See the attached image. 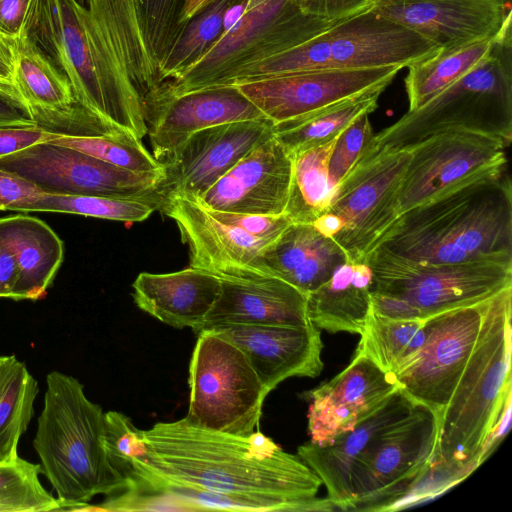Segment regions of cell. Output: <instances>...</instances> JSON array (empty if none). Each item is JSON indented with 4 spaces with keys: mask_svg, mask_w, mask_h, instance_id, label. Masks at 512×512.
Listing matches in <instances>:
<instances>
[{
    "mask_svg": "<svg viewBox=\"0 0 512 512\" xmlns=\"http://www.w3.org/2000/svg\"><path fill=\"white\" fill-rule=\"evenodd\" d=\"M41 467L18 457L0 463V512L59 511L61 503L40 479Z\"/></svg>",
    "mask_w": 512,
    "mask_h": 512,
    "instance_id": "cell-40",
    "label": "cell"
},
{
    "mask_svg": "<svg viewBox=\"0 0 512 512\" xmlns=\"http://www.w3.org/2000/svg\"><path fill=\"white\" fill-rule=\"evenodd\" d=\"M144 452L132 461L130 488L155 491L180 485L274 498L289 511H332L316 497L322 482L297 455L258 430L238 436L202 429L184 418L142 430Z\"/></svg>",
    "mask_w": 512,
    "mask_h": 512,
    "instance_id": "cell-1",
    "label": "cell"
},
{
    "mask_svg": "<svg viewBox=\"0 0 512 512\" xmlns=\"http://www.w3.org/2000/svg\"><path fill=\"white\" fill-rule=\"evenodd\" d=\"M31 0H0V34L14 40L21 32Z\"/></svg>",
    "mask_w": 512,
    "mask_h": 512,
    "instance_id": "cell-47",
    "label": "cell"
},
{
    "mask_svg": "<svg viewBox=\"0 0 512 512\" xmlns=\"http://www.w3.org/2000/svg\"><path fill=\"white\" fill-rule=\"evenodd\" d=\"M346 262V253L333 238L321 234L311 223L292 222L265 248L259 266L265 274L291 284L307 296Z\"/></svg>",
    "mask_w": 512,
    "mask_h": 512,
    "instance_id": "cell-29",
    "label": "cell"
},
{
    "mask_svg": "<svg viewBox=\"0 0 512 512\" xmlns=\"http://www.w3.org/2000/svg\"><path fill=\"white\" fill-rule=\"evenodd\" d=\"M339 20L308 15L297 0H267L223 30L206 52L168 82L164 96L225 86L238 70L298 46Z\"/></svg>",
    "mask_w": 512,
    "mask_h": 512,
    "instance_id": "cell-9",
    "label": "cell"
},
{
    "mask_svg": "<svg viewBox=\"0 0 512 512\" xmlns=\"http://www.w3.org/2000/svg\"><path fill=\"white\" fill-rule=\"evenodd\" d=\"M104 439L101 406L88 399L78 379L50 372L33 447L41 473L56 490L59 511H79L96 495L109 497L130 488L110 463Z\"/></svg>",
    "mask_w": 512,
    "mask_h": 512,
    "instance_id": "cell-4",
    "label": "cell"
},
{
    "mask_svg": "<svg viewBox=\"0 0 512 512\" xmlns=\"http://www.w3.org/2000/svg\"><path fill=\"white\" fill-rule=\"evenodd\" d=\"M154 194L139 198L45 193L19 212L75 214L120 222H142L159 209Z\"/></svg>",
    "mask_w": 512,
    "mask_h": 512,
    "instance_id": "cell-37",
    "label": "cell"
},
{
    "mask_svg": "<svg viewBox=\"0 0 512 512\" xmlns=\"http://www.w3.org/2000/svg\"><path fill=\"white\" fill-rule=\"evenodd\" d=\"M206 209L219 221L237 227L253 237L268 241L276 240L292 223L285 213L264 215Z\"/></svg>",
    "mask_w": 512,
    "mask_h": 512,
    "instance_id": "cell-43",
    "label": "cell"
},
{
    "mask_svg": "<svg viewBox=\"0 0 512 512\" xmlns=\"http://www.w3.org/2000/svg\"><path fill=\"white\" fill-rule=\"evenodd\" d=\"M410 159V149L361 157L335 187L326 212L343 224L332 238L349 262L364 263L399 217L398 191Z\"/></svg>",
    "mask_w": 512,
    "mask_h": 512,
    "instance_id": "cell-11",
    "label": "cell"
},
{
    "mask_svg": "<svg viewBox=\"0 0 512 512\" xmlns=\"http://www.w3.org/2000/svg\"><path fill=\"white\" fill-rule=\"evenodd\" d=\"M364 113L357 117L337 137L328 161V177L335 189L365 153L373 139L369 115Z\"/></svg>",
    "mask_w": 512,
    "mask_h": 512,
    "instance_id": "cell-42",
    "label": "cell"
},
{
    "mask_svg": "<svg viewBox=\"0 0 512 512\" xmlns=\"http://www.w3.org/2000/svg\"><path fill=\"white\" fill-rule=\"evenodd\" d=\"M217 275L189 266L170 273H140L132 284L135 304L174 328L203 325L220 292Z\"/></svg>",
    "mask_w": 512,
    "mask_h": 512,
    "instance_id": "cell-27",
    "label": "cell"
},
{
    "mask_svg": "<svg viewBox=\"0 0 512 512\" xmlns=\"http://www.w3.org/2000/svg\"><path fill=\"white\" fill-rule=\"evenodd\" d=\"M82 25L109 123L139 139L145 113L167 89L143 30L136 0H85Z\"/></svg>",
    "mask_w": 512,
    "mask_h": 512,
    "instance_id": "cell-6",
    "label": "cell"
},
{
    "mask_svg": "<svg viewBox=\"0 0 512 512\" xmlns=\"http://www.w3.org/2000/svg\"><path fill=\"white\" fill-rule=\"evenodd\" d=\"M57 132L40 125L1 126L0 158L25 150L36 144L49 142Z\"/></svg>",
    "mask_w": 512,
    "mask_h": 512,
    "instance_id": "cell-45",
    "label": "cell"
},
{
    "mask_svg": "<svg viewBox=\"0 0 512 512\" xmlns=\"http://www.w3.org/2000/svg\"><path fill=\"white\" fill-rule=\"evenodd\" d=\"M263 118L266 117L234 85L162 96L145 113L152 155L160 163L195 132Z\"/></svg>",
    "mask_w": 512,
    "mask_h": 512,
    "instance_id": "cell-23",
    "label": "cell"
},
{
    "mask_svg": "<svg viewBox=\"0 0 512 512\" xmlns=\"http://www.w3.org/2000/svg\"><path fill=\"white\" fill-rule=\"evenodd\" d=\"M439 49L433 42L369 7L335 22L298 46L238 70L225 86L311 70L389 65L404 68Z\"/></svg>",
    "mask_w": 512,
    "mask_h": 512,
    "instance_id": "cell-8",
    "label": "cell"
},
{
    "mask_svg": "<svg viewBox=\"0 0 512 512\" xmlns=\"http://www.w3.org/2000/svg\"><path fill=\"white\" fill-rule=\"evenodd\" d=\"M0 243L15 255L19 280L14 299L45 297L64 258V244L44 221L27 214L0 218Z\"/></svg>",
    "mask_w": 512,
    "mask_h": 512,
    "instance_id": "cell-30",
    "label": "cell"
},
{
    "mask_svg": "<svg viewBox=\"0 0 512 512\" xmlns=\"http://www.w3.org/2000/svg\"><path fill=\"white\" fill-rule=\"evenodd\" d=\"M372 9L440 49L495 37L511 21V0H377Z\"/></svg>",
    "mask_w": 512,
    "mask_h": 512,
    "instance_id": "cell-20",
    "label": "cell"
},
{
    "mask_svg": "<svg viewBox=\"0 0 512 512\" xmlns=\"http://www.w3.org/2000/svg\"><path fill=\"white\" fill-rule=\"evenodd\" d=\"M244 1L247 0H215L189 20L160 61L164 79L168 82L173 80L206 52L221 35L227 13Z\"/></svg>",
    "mask_w": 512,
    "mask_h": 512,
    "instance_id": "cell-39",
    "label": "cell"
},
{
    "mask_svg": "<svg viewBox=\"0 0 512 512\" xmlns=\"http://www.w3.org/2000/svg\"><path fill=\"white\" fill-rule=\"evenodd\" d=\"M372 272L366 263L346 262L307 297L308 319L331 333L361 334L372 311Z\"/></svg>",
    "mask_w": 512,
    "mask_h": 512,
    "instance_id": "cell-31",
    "label": "cell"
},
{
    "mask_svg": "<svg viewBox=\"0 0 512 512\" xmlns=\"http://www.w3.org/2000/svg\"><path fill=\"white\" fill-rule=\"evenodd\" d=\"M360 335L356 350L395 374L419 351L426 331L422 319L391 318L371 311Z\"/></svg>",
    "mask_w": 512,
    "mask_h": 512,
    "instance_id": "cell-36",
    "label": "cell"
},
{
    "mask_svg": "<svg viewBox=\"0 0 512 512\" xmlns=\"http://www.w3.org/2000/svg\"><path fill=\"white\" fill-rule=\"evenodd\" d=\"M300 9L311 16L339 20L372 7L377 0H297Z\"/></svg>",
    "mask_w": 512,
    "mask_h": 512,
    "instance_id": "cell-46",
    "label": "cell"
},
{
    "mask_svg": "<svg viewBox=\"0 0 512 512\" xmlns=\"http://www.w3.org/2000/svg\"><path fill=\"white\" fill-rule=\"evenodd\" d=\"M512 286L489 299L472 354L444 411L430 470L453 483L481 464L491 433L511 415Z\"/></svg>",
    "mask_w": 512,
    "mask_h": 512,
    "instance_id": "cell-3",
    "label": "cell"
},
{
    "mask_svg": "<svg viewBox=\"0 0 512 512\" xmlns=\"http://www.w3.org/2000/svg\"><path fill=\"white\" fill-rule=\"evenodd\" d=\"M49 143L65 146L135 172H163V165L132 132L116 127L92 134L57 132Z\"/></svg>",
    "mask_w": 512,
    "mask_h": 512,
    "instance_id": "cell-38",
    "label": "cell"
},
{
    "mask_svg": "<svg viewBox=\"0 0 512 512\" xmlns=\"http://www.w3.org/2000/svg\"><path fill=\"white\" fill-rule=\"evenodd\" d=\"M75 1H77L79 4L85 6V0H75Z\"/></svg>",
    "mask_w": 512,
    "mask_h": 512,
    "instance_id": "cell-55",
    "label": "cell"
},
{
    "mask_svg": "<svg viewBox=\"0 0 512 512\" xmlns=\"http://www.w3.org/2000/svg\"><path fill=\"white\" fill-rule=\"evenodd\" d=\"M265 1L267 0H247L243 13L249 12L250 10L254 9L255 7L259 6L261 3Z\"/></svg>",
    "mask_w": 512,
    "mask_h": 512,
    "instance_id": "cell-54",
    "label": "cell"
},
{
    "mask_svg": "<svg viewBox=\"0 0 512 512\" xmlns=\"http://www.w3.org/2000/svg\"><path fill=\"white\" fill-rule=\"evenodd\" d=\"M45 193L48 192L19 174L0 168V210L19 212Z\"/></svg>",
    "mask_w": 512,
    "mask_h": 512,
    "instance_id": "cell-44",
    "label": "cell"
},
{
    "mask_svg": "<svg viewBox=\"0 0 512 512\" xmlns=\"http://www.w3.org/2000/svg\"><path fill=\"white\" fill-rule=\"evenodd\" d=\"M197 335L184 420L202 429L250 436L258 430L270 392L232 341L214 330Z\"/></svg>",
    "mask_w": 512,
    "mask_h": 512,
    "instance_id": "cell-10",
    "label": "cell"
},
{
    "mask_svg": "<svg viewBox=\"0 0 512 512\" xmlns=\"http://www.w3.org/2000/svg\"><path fill=\"white\" fill-rule=\"evenodd\" d=\"M19 268L13 252L0 243V298L14 299Z\"/></svg>",
    "mask_w": 512,
    "mask_h": 512,
    "instance_id": "cell-49",
    "label": "cell"
},
{
    "mask_svg": "<svg viewBox=\"0 0 512 512\" xmlns=\"http://www.w3.org/2000/svg\"><path fill=\"white\" fill-rule=\"evenodd\" d=\"M312 224L321 234L331 238L343 227L341 220L337 216L328 212L322 214Z\"/></svg>",
    "mask_w": 512,
    "mask_h": 512,
    "instance_id": "cell-51",
    "label": "cell"
},
{
    "mask_svg": "<svg viewBox=\"0 0 512 512\" xmlns=\"http://www.w3.org/2000/svg\"><path fill=\"white\" fill-rule=\"evenodd\" d=\"M212 330L232 341L244 353L269 392L287 378L316 377L322 371L321 333L311 322L304 325H228Z\"/></svg>",
    "mask_w": 512,
    "mask_h": 512,
    "instance_id": "cell-26",
    "label": "cell"
},
{
    "mask_svg": "<svg viewBox=\"0 0 512 512\" xmlns=\"http://www.w3.org/2000/svg\"><path fill=\"white\" fill-rule=\"evenodd\" d=\"M446 132H469L512 140L511 21L497 34L490 52L468 73L421 107L375 134L362 157L410 149Z\"/></svg>",
    "mask_w": 512,
    "mask_h": 512,
    "instance_id": "cell-5",
    "label": "cell"
},
{
    "mask_svg": "<svg viewBox=\"0 0 512 512\" xmlns=\"http://www.w3.org/2000/svg\"><path fill=\"white\" fill-rule=\"evenodd\" d=\"M337 137L292 155V177L284 211L292 222L312 224L327 211L334 193L328 161Z\"/></svg>",
    "mask_w": 512,
    "mask_h": 512,
    "instance_id": "cell-35",
    "label": "cell"
},
{
    "mask_svg": "<svg viewBox=\"0 0 512 512\" xmlns=\"http://www.w3.org/2000/svg\"><path fill=\"white\" fill-rule=\"evenodd\" d=\"M220 292L197 334L228 325H304L307 297L268 274L243 271L219 274Z\"/></svg>",
    "mask_w": 512,
    "mask_h": 512,
    "instance_id": "cell-25",
    "label": "cell"
},
{
    "mask_svg": "<svg viewBox=\"0 0 512 512\" xmlns=\"http://www.w3.org/2000/svg\"><path fill=\"white\" fill-rule=\"evenodd\" d=\"M39 388L26 364L0 355V463L17 459L18 444L34 416Z\"/></svg>",
    "mask_w": 512,
    "mask_h": 512,
    "instance_id": "cell-33",
    "label": "cell"
},
{
    "mask_svg": "<svg viewBox=\"0 0 512 512\" xmlns=\"http://www.w3.org/2000/svg\"><path fill=\"white\" fill-rule=\"evenodd\" d=\"M0 61L14 68V40L0 34Z\"/></svg>",
    "mask_w": 512,
    "mask_h": 512,
    "instance_id": "cell-53",
    "label": "cell"
},
{
    "mask_svg": "<svg viewBox=\"0 0 512 512\" xmlns=\"http://www.w3.org/2000/svg\"><path fill=\"white\" fill-rule=\"evenodd\" d=\"M215 0H183L179 24L184 26L189 20L205 10Z\"/></svg>",
    "mask_w": 512,
    "mask_h": 512,
    "instance_id": "cell-52",
    "label": "cell"
},
{
    "mask_svg": "<svg viewBox=\"0 0 512 512\" xmlns=\"http://www.w3.org/2000/svg\"><path fill=\"white\" fill-rule=\"evenodd\" d=\"M386 86L367 90L311 113L273 124L274 136L294 155L336 138L357 117L372 113Z\"/></svg>",
    "mask_w": 512,
    "mask_h": 512,
    "instance_id": "cell-32",
    "label": "cell"
},
{
    "mask_svg": "<svg viewBox=\"0 0 512 512\" xmlns=\"http://www.w3.org/2000/svg\"><path fill=\"white\" fill-rule=\"evenodd\" d=\"M0 168L45 192L139 198L154 194L163 172H135L49 142L0 158Z\"/></svg>",
    "mask_w": 512,
    "mask_h": 512,
    "instance_id": "cell-14",
    "label": "cell"
},
{
    "mask_svg": "<svg viewBox=\"0 0 512 512\" xmlns=\"http://www.w3.org/2000/svg\"><path fill=\"white\" fill-rule=\"evenodd\" d=\"M292 166V155L273 134L194 200L218 211L282 214L288 201Z\"/></svg>",
    "mask_w": 512,
    "mask_h": 512,
    "instance_id": "cell-22",
    "label": "cell"
},
{
    "mask_svg": "<svg viewBox=\"0 0 512 512\" xmlns=\"http://www.w3.org/2000/svg\"><path fill=\"white\" fill-rule=\"evenodd\" d=\"M499 138L469 133L432 135L411 150L398 191L402 214L463 182L507 166L506 148Z\"/></svg>",
    "mask_w": 512,
    "mask_h": 512,
    "instance_id": "cell-15",
    "label": "cell"
},
{
    "mask_svg": "<svg viewBox=\"0 0 512 512\" xmlns=\"http://www.w3.org/2000/svg\"><path fill=\"white\" fill-rule=\"evenodd\" d=\"M437 444L435 417L419 405L410 417L383 435L363 459L353 481L352 510H374L376 505L399 500L430 471Z\"/></svg>",
    "mask_w": 512,
    "mask_h": 512,
    "instance_id": "cell-13",
    "label": "cell"
},
{
    "mask_svg": "<svg viewBox=\"0 0 512 512\" xmlns=\"http://www.w3.org/2000/svg\"><path fill=\"white\" fill-rule=\"evenodd\" d=\"M81 6L75 0H31L24 26L67 77L76 103L111 124L82 25Z\"/></svg>",
    "mask_w": 512,
    "mask_h": 512,
    "instance_id": "cell-18",
    "label": "cell"
},
{
    "mask_svg": "<svg viewBox=\"0 0 512 512\" xmlns=\"http://www.w3.org/2000/svg\"><path fill=\"white\" fill-rule=\"evenodd\" d=\"M267 118L205 128L189 136L161 164L163 177L155 194L200 198L226 172L262 141L271 137Z\"/></svg>",
    "mask_w": 512,
    "mask_h": 512,
    "instance_id": "cell-16",
    "label": "cell"
},
{
    "mask_svg": "<svg viewBox=\"0 0 512 512\" xmlns=\"http://www.w3.org/2000/svg\"><path fill=\"white\" fill-rule=\"evenodd\" d=\"M418 406L398 388L353 429L330 443L309 441L298 447L297 455L320 478L337 510H352L353 481L363 459L383 435L410 417Z\"/></svg>",
    "mask_w": 512,
    "mask_h": 512,
    "instance_id": "cell-19",
    "label": "cell"
},
{
    "mask_svg": "<svg viewBox=\"0 0 512 512\" xmlns=\"http://www.w3.org/2000/svg\"><path fill=\"white\" fill-rule=\"evenodd\" d=\"M394 374L355 351L349 365L328 382L305 393L309 399L310 442L330 443L353 429L398 389Z\"/></svg>",
    "mask_w": 512,
    "mask_h": 512,
    "instance_id": "cell-21",
    "label": "cell"
},
{
    "mask_svg": "<svg viewBox=\"0 0 512 512\" xmlns=\"http://www.w3.org/2000/svg\"><path fill=\"white\" fill-rule=\"evenodd\" d=\"M399 65L322 69L234 84L273 124L281 123L379 86H388Z\"/></svg>",
    "mask_w": 512,
    "mask_h": 512,
    "instance_id": "cell-17",
    "label": "cell"
},
{
    "mask_svg": "<svg viewBox=\"0 0 512 512\" xmlns=\"http://www.w3.org/2000/svg\"><path fill=\"white\" fill-rule=\"evenodd\" d=\"M14 82L38 125L80 128L87 111L76 103L67 77L23 26L14 39Z\"/></svg>",
    "mask_w": 512,
    "mask_h": 512,
    "instance_id": "cell-28",
    "label": "cell"
},
{
    "mask_svg": "<svg viewBox=\"0 0 512 512\" xmlns=\"http://www.w3.org/2000/svg\"><path fill=\"white\" fill-rule=\"evenodd\" d=\"M177 225L190 250V266L215 275L256 271L262 252L273 241L253 237L214 218L194 199L171 196L159 209Z\"/></svg>",
    "mask_w": 512,
    "mask_h": 512,
    "instance_id": "cell-24",
    "label": "cell"
},
{
    "mask_svg": "<svg viewBox=\"0 0 512 512\" xmlns=\"http://www.w3.org/2000/svg\"><path fill=\"white\" fill-rule=\"evenodd\" d=\"M488 301L424 319L423 345L394 374L399 389L434 415L438 434L444 411L472 354Z\"/></svg>",
    "mask_w": 512,
    "mask_h": 512,
    "instance_id": "cell-12",
    "label": "cell"
},
{
    "mask_svg": "<svg viewBox=\"0 0 512 512\" xmlns=\"http://www.w3.org/2000/svg\"><path fill=\"white\" fill-rule=\"evenodd\" d=\"M377 248L423 263L512 255V186L507 166L400 214Z\"/></svg>",
    "mask_w": 512,
    "mask_h": 512,
    "instance_id": "cell-2",
    "label": "cell"
},
{
    "mask_svg": "<svg viewBox=\"0 0 512 512\" xmlns=\"http://www.w3.org/2000/svg\"><path fill=\"white\" fill-rule=\"evenodd\" d=\"M38 125L29 108L0 93V127L1 126H30Z\"/></svg>",
    "mask_w": 512,
    "mask_h": 512,
    "instance_id": "cell-48",
    "label": "cell"
},
{
    "mask_svg": "<svg viewBox=\"0 0 512 512\" xmlns=\"http://www.w3.org/2000/svg\"><path fill=\"white\" fill-rule=\"evenodd\" d=\"M496 36L439 49L432 56L408 66L405 88L409 111L421 107L474 68L490 52Z\"/></svg>",
    "mask_w": 512,
    "mask_h": 512,
    "instance_id": "cell-34",
    "label": "cell"
},
{
    "mask_svg": "<svg viewBox=\"0 0 512 512\" xmlns=\"http://www.w3.org/2000/svg\"><path fill=\"white\" fill-rule=\"evenodd\" d=\"M0 93L26 105L15 86L14 68L2 61H0Z\"/></svg>",
    "mask_w": 512,
    "mask_h": 512,
    "instance_id": "cell-50",
    "label": "cell"
},
{
    "mask_svg": "<svg viewBox=\"0 0 512 512\" xmlns=\"http://www.w3.org/2000/svg\"><path fill=\"white\" fill-rule=\"evenodd\" d=\"M364 263L372 272V311L391 318L424 320L482 303L512 286V255L423 263L377 248Z\"/></svg>",
    "mask_w": 512,
    "mask_h": 512,
    "instance_id": "cell-7",
    "label": "cell"
},
{
    "mask_svg": "<svg viewBox=\"0 0 512 512\" xmlns=\"http://www.w3.org/2000/svg\"><path fill=\"white\" fill-rule=\"evenodd\" d=\"M104 446L110 463L129 482L132 461L145 450L142 430L121 412H105Z\"/></svg>",
    "mask_w": 512,
    "mask_h": 512,
    "instance_id": "cell-41",
    "label": "cell"
}]
</instances>
